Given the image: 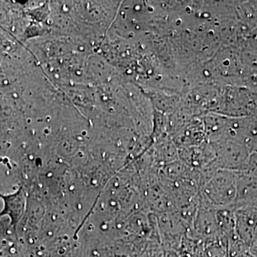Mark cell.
<instances>
[{
  "mask_svg": "<svg viewBox=\"0 0 257 257\" xmlns=\"http://www.w3.org/2000/svg\"><path fill=\"white\" fill-rule=\"evenodd\" d=\"M234 213L235 233L250 248L257 236V208L234 207Z\"/></svg>",
  "mask_w": 257,
  "mask_h": 257,
  "instance_id": "cell-2",
  "label": "cell"
},
{
  "mask_svg": "<svg viewBox=\"0 0 257 257\" xmlns=\"http://www.w3.org/2000/svg\"><path fill=\"white\" fill-rule=\"evenodd\" d=\"M199 172V205L213 210L234 207L236 172L210 165Z\"/></svg>",
  "mask_w": 257,
  "mask_h": 257,
  "instance_id": "cell-1",
  "label": "cell"
},
{
  "mask_svg": "<svg viewBox=\"0 0 257 257\" xmlns=\"http://www.w3.org/2000/svg\"><path fill=\"white\" fill-rule=\"evenodd\" d=\"M234 207L257 208V171L236 172Z\"/></svg>",
  "mask_w": 257,
  "mask_h": 257,
  "instance_id": "cell-3",
  "label": "cell"
}]
</instances>
